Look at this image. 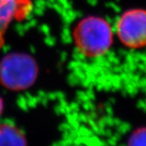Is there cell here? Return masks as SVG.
<instances>
[{"label": "cell", "mask_w": 146, "mask_h": 146, "mask_svg": "<svg viewBox=\"0 0 146 146\" xmlns=\"http://www.w3.org/2000/svg\"><path fill=\"white\" fill-rule=\"evenodd\" d=\"M36 76V62L25 54H11L0 63V82L10 90L28 89L34 83Z\"/></svg>", "instance_id": "7a4b0ae2"}, {"label": "cell", "mask_w": 146, "mask_h": 146, "mask_svg": "<svg viewBox=\"0 0 146 146\" xmlns=\"http://www.w3.org/2000/svg\"><path fill=\"white\" fill-rule=\"evenodd\" d=\"M113 36L108 21L97 16L82 20L74 30V39L80 52L89 58L107 52L112 46Z\"/></svg>", "instance_id": "6da1fadb"}, {"label": "cell", "mask_w": 146, "mask_h": 146, "mask_svg": "<svg viewBox=\"0 0 146 146\" xmlns=\"http://www.w3.org/2000/svg\"><path fill=\"white\" fill-rule=\"evenodd\" d=\"M127 146H146V127L135 131L131 135Z\"/></svg>", "instance_id": "5b68a950"}, {"label": "cell", "mask_w": 146, "mask_h": 146, "mask_svg": "<svg viewBox=\"0 0 146 146\" xmlns=\"http://www.w3.org/2000/svg\"><path fill=\"white\" fill-rule=\"evenodd\" d=\"M119 42L128 49L146 46V9L131 8L123 12L116 23Z\"/></svg>", "instance_id": "3957f363"}, {"label": "cell", "mask_w": 146, "mask_h": 146, "mask_svg": "<svg viewBox=\"0 0 146 146\" xmlns=\"http://www.w3.org/2000/svg\"><path fill=\"white\" fill-rule=\"evenodd\" d=\"M0 146H27L25 135L16 126L0 124Z\"/></svg>", "instance_id": "277c9868"}, {"label": "cell", "mask_w": 146, "mask_h": 146, "mask_svg": "<svg viewBox=\"0 0 146 146\" xmlns=\"http://www.w3.org/2000/svg\"><path fill=\"white\" fill-rule=\"evenodd\" d=\"M3 101L0 98V115L2 114V111H3Z\"/></svg>", "instance_id": "8992f818"}]
</instances>
